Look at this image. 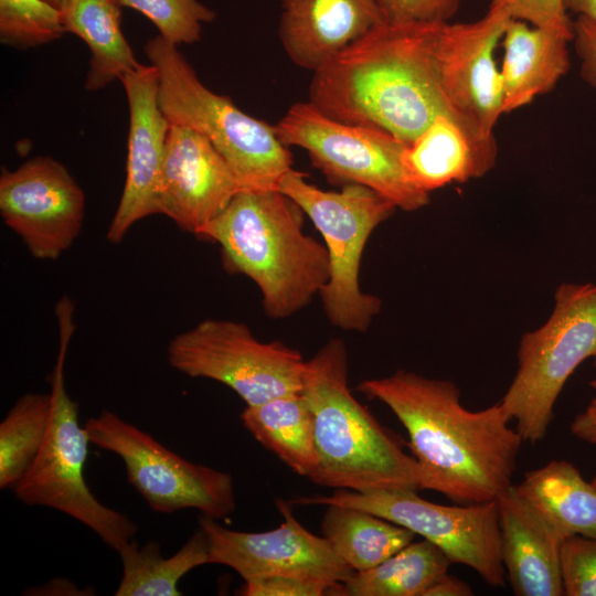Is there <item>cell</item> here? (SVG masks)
Returning a JSON list of instances; mask_svg holds the SVG:
<instances>
[{
    "label": "cell",
    "mask_w": 596,
    "mask_h": 596,
    "mask_svg": "<svg viewBox=\"0 0 596 596\" xmlns=\"http://www.w3.org/2000/svg\"><path fill=\"white\" fill-rule=\"evenodd\" d=\"M566 11L596 23V0H563Z\"/></svg>",
    "instance_id": "74e56055"
},
{
    "label": "cell",
    "mask_w": 596,
    "mask_h": 596,
    "mask_svg": "<svg viewBox=\"0 0 596 596\" xmlns=\"http://www.w3.org/2000/svg\"><path fill=\"white\" fill-rule=\"evenodd\" d=\"M322 536L354 572L371 570L413 542L416 534L368 511L328 504Z\"/></svg>",
    "instance_id": "d4e9b609"
},
{
    "label": "cell",
    "mask_w": 596,
    "mask_h": 596,
    "mask_svg": "<svg viewBox=\"0 0 596 596\" xmlns=\"http://www.w3.org/2000/svg\"><path fill=\"white\" fill-rule=\"evenodd\" d=\"M355 389L384 403L402 423L429 490L469 504L496 500L512 485L523 439L500 402L469 411L454 382L405 370Z\"/></svg>",
    "instance_id": "6da1fadb"
},
{
    "label": "cell",
    "mask_w": 596,
    "mask_h": 596,
    "mask_svg": "<svg viewBox=\"0 0 596 596\" xmlns=\"http://www.w3.org/2000/svg\"><path fill=\"white\" fill-rule=\"evenodd\" d=\"M284 522L265 532L224 528L202 515L199 526L206 534L211 564L234 570L244 582L272 576L319 579L329 584L348 581L354 571L341 560L323 536L308 531L294 517L291 502L276 501Z\"/></svg>",
    "instance_id": "9a60e30c"
},
{
    "label": "cell",
    "mask_w": 596,
    "mask_h": 596,
    "mask_svg": "<svg viewBox=\"0 0 596 596\" xmlns=\"http://www.w3.org/2000/svg\"><path fill=\"white\" fill-rule=\"evenodd\" d=\"M74 310L68 296L56 304L58 352L50 374V424L36 458L13 492L26 505L47 507L73 518L117 551L134 539L138 525L124 513L102 503L85 480L91 441L85 426L79 424L78 404L70 396L64 376L75 331Z\"/></svg>",
    "instance_id": "5b68a950"
},
{
    "label": "cell",
    "mask_w": 596,
    "mask_h": 596,
    "mask_svg": "<svg viewBox=\"0 0 596 596\" xmlns=\"http://www.w3.org/2000/svg\"><path fill=\"white\" fill-rule=\"evenodd\" d=\"M517 489L566 539H596V490L570 461L552 460L526 471Z\"/></svg>",
    "instance_id": "cb8c5ba5"
},
{
    "label": "cell",
    "mask_w": 596,
    "mask_h": 596,
    "mask_svg": "<svg viewBox=\"0 0 596 596\" xmlns=\"http://www.w3.org/2000/svg\"><path fill=\"white\" fill-rule=\"evenodd\" d=\"M128 108L126 178L106 237L120 243L139 221L159 214V187L170 121L159 102V74L139 64L120 81Z\"/></svg>",
    "instance_id": "2e32d148"
},
{
    "label": "cell",
    "mask_w": 596,
    "mask_h": 596,
    "mask_svg": "<svg viewBox=\"0 0 596 596\" xmlns=\"http://www.w3.org/2000/svg\"><path fill=\"white\" fill-rule=\"evenodd\" d=\"M280 9L284 51L312 72L385 22L377 0H280Z\"/></svg>",
    "instance_id": "d6986e66"
},
{
    "label": "cell",
    "mask_w": 596,
    "mask_h": 596,
    "mask_svg": "<svg viewBox=\"0 0 596 596\" xmlns=\"http://www.w3.org/2000/svg\"><path fill=\"white\" fill-rule=\"evenodd\" d=\"M590 483H592V486H593V487L595 488V490H596V476H595V478L592 480Z\"/></svg>",
    "instance_id": "ab89813d"
},
{
    "label": "cell",
    "mask_w": 596,
    "mask_h": 596,
    "mask_svg": "<svg viewBox=\"0 0 596 596\" xmlns=\"http://www.w3.org/2000/svg\"><path fill=\"white\" fill-rule=\"evenodd\" d=\"M385 22L446 23L462 0H377Z\"/></svg>",
    "instance_id": "d6a6232c"
},
{
    "label": "cell",
    "mask_w": 596,
    "mask_h": 596,
    "mask_svg": "<svg viewBox=\"0 0 596 596\" xmlns=\"http://www.w3.org/2000/svg\"><path fill=\"white\" fill-rule=\"evenodd\" d=\"M244 427L294 472L308 479L318 467L313 417L301 392L246 406Z\"/></svg>",
    "instance_id": "603a6c76"
},
{
    "label": "cell",
    "mask_w": 596,
    "mask_h": 596,
    "mask_svg": "<svg viewBox=\"0 0 596 596\" xmlns=\"http://www.w3.org/2000/svg\"><path fill=\"white\" fill-rule=\"evenodd\" d=\"M441 25L375 26L313 72L308 102L336 120L384 130L406 145L437 116L457 118L436 71Z\"/></svg>",
    "instance_id": "7a4b0ae2"
},
{
    "label": "cell",
    "mask_w": 596,
    "mask_h": 596,
    "mask_svg": "<svg viewBox=\"0 0 596 596\" xmlns=\"http://www.w3.org/2000/svg\"><path fill=\"white\" fill-rule=\"evenodd\" d=\"M344 342L331 339L306 361L301 393L311 409L318 467L310 480L356 492L429 489L402 440L351 393Z\"/></svg>",
    "instance_id": "3957f363"
},
{
    "label": "cell",
    "mask_w": 596,
    "mask_h": 596,
    "mask_svg": "<svg viewBox=\"0 0 596 596\" xmlns=\"http://www.w3.org/2000/svg\"><path fill=\"white\" fill-rule=\"evenodd\" d=\"M275 128L285 146L307 151L330 182L368 187L403 211L429 203L404 170L406 143L384 130L336 120L309 102L294 104Z\"/></svg>",
    "instance_id": "9c48e42d"
},
{
    "label": "cell",
    "mask_w": 596,
    "mask_h": 596,
    "mask_svg": "<svg viewBox=\"0 0 596 596\" xmlns=\"http://www.w3.org/2000/svg\"><path fill=\"white\" fill-rule=\"evenodd\" d=\"M511 19L490 4L476 21L443 23L435 46L438 81L451 111L482 140H496L493 129L503 114L494 53Z\"/></svg>",
    "instance_id": "5bb4252c"
},
{
    "label": "cell",
    "mask_w": 596,
    "mask_h": 596,
    "mask_svg": "<svg viewBox=\"0 0 596 596\" xmlns=\"http://www.w3.org/2000/svg\"><path fill=\"white\" fill-rule=\"evenodd\" d=\"M159 74V102L170 124L196 130L225 159L243 190H277L291 153L275 126L252 117L209 89L178 46L159 34L143 45Z\"/></svg>",
    "instance_id": "8992f818"
},
{
    "label": "cell",
    "mask_w": 596,
    "mask_h": 596,
    "mask_svg": "<svg viewBox=\"0 0 596 596\" xmlns=\"http://www.w3.org/2000/svg\"><path fill=\"white\" fill-rule=\"evenodd\" d=\"M119 0H67L62 9L65 32L91 52L85 89L96 92L134 71L140 63L121 29Z\"/></svg>",
    "instance_id": "7402d4cb"
},
{
    "label": "cell",
    "mask_w": 596,
    "mask_h": 596,
    "mask_svg": "<svg viewBox=\"0 0 596 596\" xmlns=\"http://www.w3.org/2000/svg\"><path fill=\"white\" fill-rule=\"evenodd\" d=\"M123 576L116 596H180V579L195 567L211 564L209 542L201 526L171 556L149 541L140 546L134 539L117 550Z\"/></svg>",
    "instance_id": "484cf974"
},
{
    "label": "cell",
    "mask_w": 596,
    "mask_h": 596,
    "mask_svg": "<svg viewBox=\"0 0 596 596\" xmlns=\"http://www.w3.org/2000/svg\"><path fill=\"white\" fill-rule=\"evenodd\" d=\"M167 353L174 370L226 385L246 406L302 389L306 361L299 351L259 341L243 322L205 319L177 334Z\"/></svg>",
    "instance_id": "30bf717a"
},
{
    "label": "cell",
    "mask_w": 596,
    "mask_h": 596,
    "mask_svg": "<svg viewBox=\"0 0 596 596\" xmlns=\"http://www.w3.org/2000/svg\"><path fill=\"white\" fill-rule=\"evenodd\" d=\"M501 554L517 596L564 595L561 547L566 538L511 485L498 498Z\"/></svg>",
    "instance_id": "ac0fdd59"
},
{
    "label": "cell",
    "mask_w": 596,
    "mask_h": 596,
    "mask_svg": "<svg viewBox=\"0 0 596 596\" xmlns=\"http://www.w3.org/2000/svg\"><path fill=\"white\" fill-rule=\"evenodd\" d=\"M547 321L522 336L515 375L500 401L523 441L542 440L566 381L585 360L596 365V284H561Z\"/></svg>",
    "instance_id": "ba28073f"
},
{
    "label": "cell",
    "mask_w": 596,
    "mask_h": 596,
    "mask_svg": "<svg viewBox=\"0 0 596 596\" xmlns=\"http://www.w3.org/2000/svg\"><path fill=\"white\" fill-rule=\"evenodd\" d=\"M50 393L20 396L0 423V488L14 489L36 458L50 424Z\"/></svg>",
    "instance_id": "83f0119b"
},
{
    "label": "cell",
    "mask_w": 596,
    "mask_h": 596,
    "mask_svg": "<svg viewBox=\"0 0 596 596\" xmlns=\"http://www.w3.org/2000/svg\"><path fill=\"white\" fill-rule=\"evenodd\" d=\"M46 2L51 3L52 6L63 9L67 0H45Z\"/></svg>",
    "instance_id": "f35d334b"
},
{
    "label": "cell",
    "mask_w": 596,
    "mask_h": 596,
    "mask_svg": "<svg viewBox=\"0 0 596 596\" xmlns=\"http://www.w3.org/2000/svg\"><path fill=\"white\" fill-rule=\"evenodd\" d=\"M471 587L464 581L446 573L426 592L425 596H470Z\"/></svg>",
    "instance_id": "8d00e7d4"
},
{
    "label": "cell",
    "mask_w": 596,
    "mask_h": 596,
    "mask_svg": "<svg viewBox=\"0 0 596 596\" xmlns=\"http://www.w3.org/2000/svg\"><path fill=\"white\" fill-rule=\"evenodd\" d=\"M141 13L157 28L159 35L179 46L201 39L203 25L216 13L199 0H119Z\"/></svg>",
    "instance_id": "f546056e"
},
{
    "label": "cell",
    "mask_w": 596,
    "mask_h": 596,
    "mask_svg": "<svg viewBox=\"0 0 596 596\" xmlns=\"http://www.w3.org/2000/svg\"><path fill=\"white\" fill-rule=\"evenodd\" d=\"M277 190L302 210L324 240L330 277L319 296L328 320L342 330L366 331L381 310V300L361 290V258L372 232L397 207L361 184H345L340 191L322 190L292 168Z\"/></svg>",
    "instance_id": "52a82bcc"
},
{
    "label": "cell",
    "mask_w": 596,
    "mask_h": 596,
    "mask_svg": "<svg viewBox=\"0 0 596 596\" xmlns=\"http://www.w3.org/2000/svg\"><path fill=\"white\" fill-rule=\"evenodd\" d=\"M84 426L91 444L123 460L127 480L155 512L196 509L221 520L235 511L230 473L187 460L110 411H102Z\"/></svg>",
    "instance_id": "8fae6325"
},
{
    "label": "cell",
    "mask_w": 596,
    "mask_h": 596,
    "mask_svg": "<svg viewBox=\"0 0 596 596\" xmlns=\"http://www.w3.org/2000/svg\"><path fill=\"white\" fill-rule=\"evenodd\" d=\"M65 33L62 10L45 0H0V42L25 50Z\"/></svg>",
    "instance_id": "f1b7e54d"
},
{
    "label": "cell",
    "mask_w": 596,
    "mask_h": 596,
    "mask_svg": "<svg viewBox=\"0 0 596 596\" xmlns=\"http://www.w3.org/2000/svg\"><path fill=\"white\" fill-rule=\"evenodd\" d=\"M302 214L278 190H241L196 235L220 245L226 270L256 284L272 319L305 308L330 277L328 249L304 233Z\"/></svg>",
    "instance_id": "277c9868"
},
{
    "label": "cell",
    "mask_w": 596,
    "mask_h": 596,
    "mask_svg": "<svg viewBox=\"0 0 596 596\" xmlns=\"http://www.w3.org/2000/svg\"><path fill=\"white\" fill-rule=\"evenodd\" d=\"M561 33L511 19L501 39L502 110L511 113L552 91L570 68L568 44Z\"/></svg>",
    "instance_id": "44dd1931"
},
{
    "label": "cell",
    "mask_w": 596,
    "mask_h": 596,
    "mask_svg": "<svg viewBox=\"0 0 596 596\" xmlns=\"http://www.w3.org/2000/svg\"><path fill=\"white\" fill-rule=\"evenodd\" d=\"M510 18L561 33L573 40V21L563 0H491Z\"/></svg>",
    "instance_id": "1f68e13d"
},
{
    "label": "cell",
    "mask_w": 596,
    "mask_h": 596,
    "mask_svg": "<svg viewBox=\"0 0 596 596\" xmlns=\"http://www.w3.org/2000/svg\"><path fill=\"white\" fill-rule=\"evenodd\" d=\"M579 58L582 78L596 88V23L577 17L573 21V40Z\"/></svg>",
    "instance_id": "e575fe53"
},
{
    "label": "cell",
    "mask_w": 596,
    "mask_h": 596,
    "mask_svg": "<svg viewBox=\"0 0 596 596\" xmlns=\"http://www.w3.org/2000/svg\"><path fill=\"white\" fill-rule=\"evenodd\" d=\"M341 584L291 576H272L245 582L238 594L244 596H340Z\"/></svg>",
    "instance_id": "836d02e7"
},
{
    "label": "cell",
    "mask_w": 596,
    "mask_h": 596,
    "mask_svg": "<svg viewBox=\"0 0 596 596\" xmlns=\"http://www.w3.org/2000/svg\"><path fill=\"white\" fill-rule=\"evenodd\" d=\"M564 595L596 596V539L568 536L561 547Z\"/></svg>",
    "instance_id": "4dcf8cb0"
},
{
    "label": "cell",
    "mask_w": 596,
    "mask_h": 596,
    "mask_svg": "<svg viewBox=\"0 0 596 596\" xmlns=\"http://www.w3.org/2000/svg\"><path fill=\"white\" fill-rule=\"evenodd\" d=\"M238 179L196 130L170 124L159 187V214L198 235L236 193Z\"/></svg>",
    "instance_id": "e0dca14e"
},
{
    "label": "cell",
    "mask_w": 596,
    "mask_h": 596,
    "mask_svg": "<svg viewBox=\"0 0 596 596\" xmlns=\"http://www.w3.org/2000/svg\"><path fill=\"white\" fill-rule=\"evenodd\" d=\"M496 158V140L479 139L457 118L439 115L405 146L402 163L412 184L429 194L485 175Z\"/></svg>",
    "instance_id": "ffe728a7"
},
{
    "label": "cell",
    "mask_w": 596,
    "mask_h": 596,
    "mask_svg": "<svg viewBox=\"0 0 596 596\" xmlns=\"http://www.w3.org/2000/svg\"><path fill=\"white\" fill-rule=\"evenodd\" d=\"M297 504H338L361 509L407 528L439 547L450 562L469 566L492 587L505 586L497 499L443 505L415 490L356 492L338 489L330 496L299 497Z\"/></svg>",
    "instance_id": "7c38bea8"
},
{
    "label": "cell",
    "mask_w": 596,
    "mask_h": 596,
    "mask_svg": "<svg viewBox=\"0 0 596 596\" xmlns=\"http://www.w3.org/2000/svg\"><path fill=\"white\" fill-rule=\"evenodd\" d=\"M85 193L60 161L33 157L0 175V214L36 259L55 260L78 237Z\"/></svg>",
    "instance_id": "4fadbf2b"
},
{
    "label": "cell",
    "mask_w": 596,
    "mask_h": 596,
    "mask_svg": "<svg viewBox=\"0 0 596 596\" xmlns=\"http://www.w3.org/2000/svg\"><path fill=\"white\" fill-rule=\"evenodd\" d=\"M570 428L578 439L596 445V397L573 419Z\"/></svg>",
    "instance_id": "d590c367"
},
{
    "label": "cell",
    "mask_w": 596,
    "mask_h": 596,
    "mask_svg": "<svg viewBox=\"0 0 596 596\" xmlns=\"http://www.w3.org/2000/svg\"><path fill=\"white\" fill-rule=\"evenodd\" d=\"M589 384H590V386H593L594 389H596V380L592 381Z\"/></svg>",
    "instance_id": "60d3db41"
},
{
    "label": "cell",
    "mask_w": 596,
    "mask_h": 596,
    "mask_svg": "<svg viewBox=\"0 0 596 596\" xmlns=\"http://www.w3.org/2000/svg\"><path fill=\"white\" fill-rule=\"evenodd\" d=\"M451 564L432 542H411L377 566L354 572L340 596H425Z\"/></svg>",
    "instance_id": "4316f807"
}]
</instances>
